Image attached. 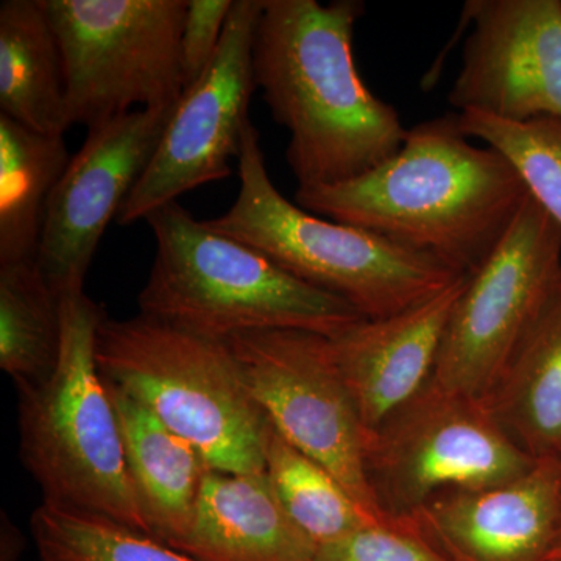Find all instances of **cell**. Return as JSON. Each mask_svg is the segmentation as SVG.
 I'll list each match as a JSON object with an SVG mask.
<instances>
[{"label": "cell", "mask_w": 561, "mask_h": 561, "mask_svg": "<svg viewBox=\"0 0 561 561\" xmlns=\"http://www.w3.org/2000/svg\"><path fill=\"white\" fill-rule=\"evenodd\" d=\"M529 197L500 151L474 146L457 114L408 130L393 157L356 179L295 192L313 216L362 228L470 276Z\"/></svg>", "instance_id": "6da1fadb"}, {"label": "cell", "mask_w": 561, "mask_h": 561, "mask_svg": "<svg viewBox=\"0 0 561 561\" xmlns=\"http://www.w3.org/2000/svg\"><path fill=\"white\" fill-rule=\"evenodd\" d=\"M362 0H262L253 41L256 90L289 131L286 160L300 190L364 175L393 157L408 130L354 62Z\"/></svg>", "instance_id": "7a4b0ae2"}, {"label": "cell", "mask_w": 561, "mask_h": 561, "mask_svg": "<svg viewBox=\"0 0 561 561\" xmlns=\"http://www.w3.org/2000/svg\"><path fill=\"white\" fill-rule=\"evenodd\" d=\"M153 264L139 313L214 341L247 332L308 331L334 337L365 320L348 301L317 289L261 251L210 230L179 202L146 219Z\"/></svg>", "instance_id": "3957f363"}, {"label": "cell", "mask_w": 561, "mask_h": 561, "mask_svg": "<svg viewBox=\"0 0 561 561\" xmlns=\"http://www.w3.org/2000/svg\"><path fill=\"white\" fill-rule=\"evenodd\" d=\"M105 317L84 291L61 298L57 367L44 381L18 387L21 459L43 491V502L150 535L95 359Z\"/></svg>", "instance_id": "277c9868"}, {"label": "cell", "mask_w": 561, "mask_h": 561, "mask_svg": "<svg viewBox=\"0 0 561 561\" xmlns=\"http://www.w3.org/2000/svg\"><path fill=\"white\" fill-rule=\"evenodd\" d=\"M238 198L203 220L253 247L283 271L348 301L365 319H386L440 294L459 273L362 228L313 216L284 197L268 175L260 131L247 125Z\"/></svg>", "instance_id": "5b68a950"}, {"label": "cell", "mask_w": 561, "mask_h": 561, "mask_svg": "<svg viewBox=\"0 0 561 561\" xmlns=\"http://www.w3.org/2000/svg\"><path fill=\"white\" fill-rule=\"evenodd\" d=\"M95 359L106 382L186 438L210 470L265 472L268 421L227 342L139 316L105 317Z\"/></svg>", "instance_id": "8992f818"}, {"label": "cell", "mask_w": 561, "mask_h": 561, "mask_svg": "<svg viewBox=\"0 0 561 561\" xmlns=\"http://www.w3.org/2000/svg\"><path fill=\"white\" fill-rule=\"evenodd\" d=\"M60 41L72 125L90 128L184 94L187 0H43Z\"/></svg>", "instance_id": "52a82bcc"}, {"label": "cell", "mask_w": 561, "mask_h": 561, "mask_svg": "<svg viewBox=\"0 0 561 561\" xmlns=\"http://www.w3.org/2000/svg\"><path fill=\"white\" fill-rule=\"evenodd\" d=\"M537 463L485 402L434 379L368 432L365 448L368 482L390 522L411 518L446 491L515 481Z\"/></svg>", "instance_id": "ba28073f"}, {"label": "cell", "mask_w": 561, "mask_h": 561, "mask_svg": "<svg viewBox=\"0 0 561 561\" xmlns=\"http://www.w3.org/2000/svg\"><path fill=\"white\" fill-rule=\"evenodd\" d=\"M560 294L561 228L529 195L500 245L468 276L432 379L485 400Z\"/></svg>", "instance_id": "9c48e42d"}, {"label": "cell", "mask_w": 561, "mask_h": 561, "mask_svg": "<svg viewBox=\"0 0 561 561\" xmlns=\"http://www.w3.org/2000/svg\"><path fill=\"white\" fill-rule=\"evenodd\" d=\"M225 342L268 423L327 468L362 508L390 522L368 482V431L339 370L330 337L271 330L247 332Z\"/></svg>", "instance_id": "30bf717a"}, {"label": "cell", "mask_w": 561, "mask_h": 561, "mask_svg": "<svg viewBox=\"0 0 561 561\" xmlns=\"http://www.w3.org/2000/svg\"><path fill=\"white\" fill-rule=\"evenodd\" d=\"M261 13L262 0H234L216 57L184 91L149 168L119 210L122 227L231 175L230 161L241 154L256 90L253 41Z\"/></svg>", "instance_id": "8fae6325"}, {"label": "cell", "mask_w": 561, "mask_h": 561, "mask_svg": "<svg viewBox=\"0 0 561 561\" xmlns=\"http://www.w3.org/2000/svg\"><path fill=\"white\" fill-rule=\"evenodd\" d=\"M176 105L135 110L88 130L51 195L36 257L58 297L84 291L102 236L149 168Z\"/></svg>", "instance_id": "7c38bea8"}, {"label": "cell", "mask_w": 561, "mask_h": 561, "mask_svg": "<svg viewBox=\"0 0 561 561\" xmlns=\"http://www.w3.org/2000/svg\"><path fill=\"white\" fill-rule=\"evenodd\" d=\"M465 13L474 27L449 91L454 108L561 121V0H470Z\"/></svg>", "instance_id": "4fadbf2b"}, {"label": "cell", "mask_w": 561, "mask_h": 561, "mask_svg": "<svg viewBox=\"0 0 561 561\" xmlns=\"http://www.w3.org/2000/svg\"><path fill=\"white\" fill-rule=\"evenodd\" d=\"M561 519V460L522 478L446 491L404 519L449 561H549Z\"/></svg>", "instance_id": "5bb4252c"}, {"label": "cell", "mask_w": 561, "mask_h": 561, "mask_svg": "<svg viewBox=\"0 0 561 561\" xmlns=\"http://www.w3.org/2000/svg\"><path fill=\"white\" fill-rule=\"evenodd\" d=\"M468 276L386 317L357 321L330 337L332 353L368 432L412 400L434 376L443 335Z\"/></svg>", "instance_id": "9a60e30c"}, {"label": "cell", "mask_w": 561, "mask_h": 561, "mask_svg": "<svg viewBox=\"0 0 561 561\" xmlns=\"http://www.w3.org/2000/svg\"><path fill=\"white\" fill-rule=\"evenodd\" d=\"M179 551L197 561H316V545L291 522L265 472L210 470Z\"/></svg>", "instance_id": "2e32d148"}, {"label": "cell", "mask_w": 561, "mask_h": 561, "mask_svg": "<svg viewBox=\"0 0 561 561\" xmlns=\"http://www.w3.org/2000/svg\"><path fill=\"white\" fill-rule=\"evenodd\" d=\"M105 386L150 535L176 549L190 535L209 465L195 446L130 394L113 383Z\"/></svg>", "instance_id": "e0dca14e"}, {"label": "cell", "mask_w": 561, "mask_h": 561, "mask_svg": "<svg viewBox=\"0 0 561 561\" xmlns=\"http://www.w3.org/2000/svg\"><path fill=\"white\" fill-rule=\"evenodd\" d=\"M0 111L43 135L72 127L60 41L43 0L0 3Z\"/></svg>", "instance_id": "ac0fdd59"}, {"label": "cell", "mask_w": 561, "mask_h": 561, "mask_svg": "<svg viewBox=\"0 0 561 561\" xmlns=\"http://www.w3.org/2000/svg\"><path fill=\"white\" fill-rule=\"evenodd\" d=\"M483 402L523 451L561 460V294Z\"/></svg>", "instance_id": "d6986e66"}, {"label": "cell", "mask_w": 561, "mask_h": 561, "mask_svg": "<svg viewBox=\"0 0 561 561\" xmlns=\"http://www.w3.org/2000/svg\"><path fill=\"white\" fill-rule=\"evenodd\" d=\"M70 160L62 136L0 114V264L36 261L51 195Z\"/></svg>", "instance_id": "ffe728a7"}, {"label": "cell", "mask_w": 561, "mask_h": 561, "mask_svg": "<svg viewBox=\"0 0 561 561\" xmlns=\"http://www.w3.org/2000/svg\"><path fill=\"white\" fill-rule=\"evenodd\" d=\"M61 348V298L36 261L0 264V368L18 387L49 378Z\"/></svg>", "instance_id": "44dd1931"}, {"label": "cell", "mask_w": 561, "mask_h": 561, "mask_svg": "<svg viewBox=\"0 0 561 561\" xmlns=\"http://www.w3.org/2000/svg\"><path fill=\"white\" fill-rule=\"evenodd\" d=\"M265 476L291 522L317 548L387 523L362 508L327 468L295 448L271 423L265 434Z\"/></svg>", "instance_id": "7402d4cb"}, {"label": "cell", "mask_w": 561, "mask_h": 561, "mask_svg": "<svg viewBox=\"0 0 561 561\" xmlns=\"http://www.w3.org/2000/svg\"><path fill=\"white\" fill-rule=\"evenodd\" d=\"M31 530L41 561H197L113 519L47 502L32 513Z\"/></svg>", "instance_id": "603a6c76"}, {"label": "cell", "mask_w": 561, "mask_h": 561, "mask_svg": "<svg viewBox=\"0 0 561 561\" xmlns=\"http://www.w3.org/2000/svg\"><path fill=\"white\" fill-rule=\"evenodd\" d=\"M457 122L468 138L481 140L511 162L530 197L561 228V121L508 122L463 111Z\"/></svg>", "instance_id": "cb8c5ba5"}, {"label": "cell", "mask_w": 561, "mask_h": 561, "mask_svg": "<svg viewBox=\"0 0 561 561\" xmlns=\"http://www.w3.org/2000/svg\"><path fill=\"white\" fill-rule=\"evenodd\" d=\"M316 561H449L404 522L371 524L320 546Z\"/></svg>", "instance_id": "d4e9b609"}, {"label": "cell", "mask_w": 561, "mask_h": 561, "mask_svg": "<svg viewBox=\"0 0 561 561\" xmlns=\"http://www.w3.org/2000/svg\"><path fill=\"white\" fill-rule=\"evenodd\" d=\"M234 0H187L181 33L184 91L195 83L216 57Z\"/></svg>", "instance_id": "484cf974"}, {"label": "cell", "mask_w": 561, "mask_h": 561, "mask_svg": "<svg viewBox=\"0 0 561 561\" xmlns=\"http://www.w3.org/2000/svg\"><path fill=\"white\" fill-rule=\"evenodd\" d=\"M25 549V537L9 513L2 511L0 519V561H21Z\"/></svg>", "instance_id": "4316f807"}, {"label": "cell", "mask_w": 561, "mask_h": 561, "mask_svg": "<svg viewBox=\"0 0 561 561\" xmlns=\"http://www.w3.org/2000/svg\"><path fill=\"white\" fill-rule=\"evenodd\" d=\"M549 560L561 561V519L559 531H557L556 542H553L552 556Z\"/></svg>", "instance_id": "83f0119b"}, {"label": "cell", "mask_w": 561, "mask_h": 561, "mask_svg": "<svg viewBox=\"0 0 561 561\" xmlns=\"http://www.w3.org/2000/svg\"><path fill=\"white\" fill-rule=\"evenodd\" d=\"M549 561H553V560H549Z\"/></svg>", "instance_id": "f1b7e54d"}]
</instances>
